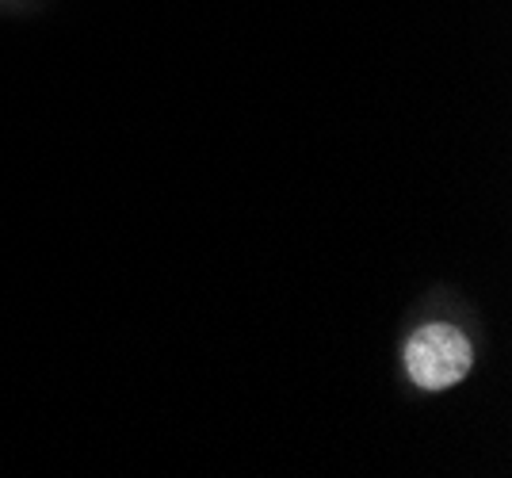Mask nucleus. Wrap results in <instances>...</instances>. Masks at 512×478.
Instances as JSON below:
<instances>
[{"label":"nucleus","mask_w":512,"mask_h":478,"mask_svg":"<svg viewBox=\"0 0 512 478\" xmlns=\"http://www.w3.org/2000/svg\"><path fill=\"white\" fill-rule=\"evenodd\" d=\"M474 364L470 341L448 322H428L406 341V371L409 379L425 391H448L459 379H467Z\"/></svg>","instance_id":"f257e3e1"}]
</instances>
